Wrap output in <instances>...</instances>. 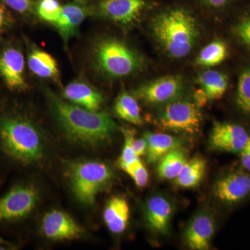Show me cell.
<instances>
[{
    "label": "cell",
    "instance_id": "277c9868",
    "mask_svg": "<svg viewBox=\"0 0 250 250\" xmlns=\"http://www.w3.org/2000/svg\"><path fill=\"white\" fill-rule=\"evenodd\" d=\"M67 171L75 196L87 206L93 205L97 195L106 190L113 180L111 169L100 161H77L69 165Z\"/></svg>",
    "mask_w": 250,
    "mask_h": 250
},
{
    "label": "cell",
    "instance_id": "e0dca14e",
    "mask_svg": "<svg viewBox=\"0 0 250 250\" xmlns=\"http://www.w3.org/2000/svg\"><path fill=\"white\" fill-rule=\"evenodd\" d=\"M129 204L125 198L115 196L110 199L104 211V220L111 232L121 233L129 224Z\"/></svg>",
    "mask_w": 250,
    "mask_h": 250
},
{
    "label": "cell",
    "instance_id": "5bb4252c",
    "mask_svg": "<svg viewBox=\"0 0 250 250\" xmlns=\"http://www.w3.org/2000/svg\"><path fill=\"white\" fill-rule=\"evenodd\" d=\"M174 210L172 202L164 195L157 194L149 197L145 207V217L147 226L156 234H167L170 229Z\"/></svg>",
    "mask_w": 250,
    "mask_h": 250
},
{
    "label": "cell",
    "instance_id": "6da1fadb",
    "mask_svg": "<svg viewBox=\"0 0 250 250\" xmlns=\"http://www.w3.org/2000/svg\"><path fill=\"white\" fill-rule=\"evenodd\" d=\"M51 106L67 138L73 142L97 146L116 132L117 124L108 113L88 111L64 102L47 91Z\"/></svg>",
    "mask_w": 250,
    "mask_h": 250
},
{
    "label": "cell",
    "instance_id": "603a6c76",
    "mask_svg": "<svg viewBox=\"0 0 250 250\" xmlns=\"http://www.w3.org/2000/svg\"><path fill=\"white\" fill-rule=\"evenodd\" d=\"M187 161V154L182 147L172 149L158 161V175L163 179H174Z\"/></svg>",
    "mask_w": 250,
    "mask_h": 250
},
{
    "label": "cell",
    "instance_id": "52a82bcc",
    "mask_svg": "<svg viewBox=\"0 0 250 250\" xmlns=\"http://www.w3.org/2000/svg\"><path fill=\"white\" fill-rule=\"evenodd\" d=\"M202 120V113L196 104L177 99L166 104L159 113L157 123L164 129L194 134L200 130Z\"/></svg>",
    "mask_w": 250,
    "mask_h": 250
},
{
    "label": "cell",
    "instance_id": "ba28073f",
    "mask_svg": "<svg viewBox=\"0 0 250 250\" xmlns=\"http://www.w3.org/2000/svg\"><path fill=\"white\" fill-rule=\"evenodd\" d=\"M39 200L34 186L18 184L0 198V223H16L27 218Z\"/></svg>",
    "mask_w": 250,
    "mask_h": 250
},
{
    "label": "cell",
    "instance_id": "484cf974",
    "mask_svg": "<svg viewBox=\"0 0 250 250\" xmlns=\"http://www.w3.org/2000/svg\"><path fill=\"white\" fill-rule=\"evenodd\" d=\"M235 102L242 114L250 118V68L246 69L240 75Z\"/></svg>",
    "mask_w": 250,
    "mask_h": 250
},
{
    "label": "cell",
    "instance_id": "30bf717a",
    "mask_svg": "<svg viewBox=\"0 0 250 250\" xmlns=\"http://www.w3.org/2000/svg\"><path fill=\"white\" fill-rule=\"evenodd\" d=\"M41 230L46 238L54 241L79 239L84 233L83 228L70 215L55 209L43 217Z\"/></svg>",
    "mask_w": 250,
    "mask_h": 250
},
{
    "label": "cell",
    "instance_id": "d590c367",
    "mask_svg": "<svg viewBox=\"0 0 250 250\" xmlns=\"http://www.w3.org/2000/svg\"><path fill=\"white\" fill-rule=\"evenodd\" d=\"M0 246L7 247V248H16V246H15L12 243H11V242L8 241H6V240H4V238H1V236H0Z\"/></svg>",
    "mask_w": 250,
    "mask_h": 250
},
{
    "label": "cell",
    "instance_id": "f1b7e54d",
    "mask_svg": "<svg viewBox=\"0 0 250 250\" xmlns=\"http://www.w3.org/2000/svg\"><path fill=\"white\" fill-rule=\"evenodd\" d=\"M130 176L134 183L139 187H145L149 182V173L146 166L139 159L123 170Z\"/></svg>",
    "mask_w": 250,
    "mask_h": 250
},
{
    "label": "cell",
    "instance_id": "1f68e13d",
    "mask_svg": "<svg viewBox=\"0 0 250 250\" xmlns=\"http://www.w3.org/2000/svg\"><path fill=\"white\" fill-rule=\"evenodd\" d=\"M11 24V17L4 5L0 3V38L9 29Z\"/></svg>",
    "mask_w": 250,
    "mask_h": 250
},
{
    "label": "cell",
    "instance_id": "9c48e42d",
    "mask_svg": "<svg viewBox=\"0 0 250 250\" xmlns=\"http://www.w3.org/2000/svg\"><path fill=\"white\" fill-rule=\"evenodd\" d=\"M250 138V130L241 124L216 122L213 125L208 144L213 150L238 155Z\"/></svg>",
    "mask_w": 250,
    "mask_h": 250
},
{
    "label": "cell",
    "instance_id": "7402d4cb",
    "mask_svg": "<svg viewBox=\"0 0 250 250\" xmlns=\"http://www.w3.org/2000/svg\"><path fill=\"white\" fill-rule=\"evenodd\" d=\"M197 80L208 100H219L223 98L228 90V78L222 72L207 70L202 72Z\"/></svg>",
    "mask_w": 250,
    "mask_h": 250
},
{
    "label": "cell",
    "instance_id": "8d00e7d4",
    "mask_svg": "<svg viewBox=\"0 0 250 250\" xmlns=\"http://www.w3.org/2000/svg\"><path fill=\"white\" fill-rule=\"evenodd\" d=\"M79 1H83V0H79Z\"/></svg>",
    "mask_w": 250,
    "mask_h": 250
},
{
    "label": "cell",
    "instance_id": "3957f363",
    "mask_svg": "<svg viewBox=\"0 0 250 250\" xmlns=\"http://www.w3.org/2000/svg\"><path fill=\"white\" fill-rule=\"evenodd\" d=\"M152 31L167 53L176 59L187 57L198 36L195 19L182 9L171 10L158 16Z\"/></svg>",
    "mask_w": 250,
    "mask_h": 250
},
{
    "label": "cell",
    "instance_id": "ac0fdd59",
    "mask_svg": "<svg viewBox=\"0 0 250 250\" xmlns=\"http://www.w3.org/2000/svg\"><path fill=\"white\" fill-rule=\"evenodd\" d=\"M143 137L147 141L146 155L149 164H155L167 152L182 147V140L164 133L147 132Z\"/></svg>",
    "mask_w": 250,
    "mask_h": 250
},
{
    "label": "cell",
    "instance_id": "4fadbf2b",
    "mask_svg": "<svg viewBox=\"0 0 250 250\" xmlns=\"http://www.w3.org/2000/svg\"><path fill=\"white\" fill-rule=\"evenodd\" d=\"M215 223L212 215L206 211H200L193 217L186 229L184 241L193 250H207L214 236Z\"/></svg>",
    "mask_w": 250,
    "mask_h": 250
},
{
    "label": "cell",
    "instance_id": "ffe728a7",
    "mask_svg": "<svg viewBox=\"0 0 250 250\" xmlns=\"http://www.w3.org/2000/svg\"><path fill=\"white\" fill-rule=\"evenodd\" d=\"M206 169L207 161L200 156H195L187 161L180 173L173 179L174 183L182 188L197 187L204 178Z\"/></svg>",
    "mask_w": 250,
    "mask_h": 250
},
{
    "label": "cell",
    "instance_id": "e575fe53",
    "mask_svg": "<svg viewBox=\"0 0 250 250\" xmlns=\"http://www.w3.org/2000/svg\"><path fill=\"white\" fill-rule=\"evenodd\" d=\"M208 4L213 7H221L228 2L229 0H206Z\"/></svg>",
    "mask_w": 250,
    "mask_h": 250
},
{
    "label": "cell",
    "instance_id": "4316f807",
    "mask_svg": "<svg viewBox=\"0 0 250 250\" xmlns=\"http://www.w3.org/2000/svg\"><path fill=\"white\" fill-rule=\"evenodd\" d=\"M123 131L125 136V143L121 155L118 160V166L122 170H124L126 166L134 164L140 158L136 156L133 147L135 139L134 131L129 129H124Z\"/></svg>",
    "mask_w": 250,
    "mask_h": 250
},
{
    "label": "cell",
    "instance_id": "44dd1931",
    "mask_svg": "<svg viewBox=\"0 0 250 250\" xmlns=\"http://www.w3.org/2000/svg\"><path fill=\"white\" fill-rule=\"evenodd\" d=\"M29 69L36 76L41 78L59 80L58 65L50 54L41 50L33 49L28 58Z\"/></svg>",
    "mask_w": 250,
    "mask_h": 250
},
{
    "label": "cell",
    "instance_id": "9a60e30c",
    "mask_svg": "<svg viewBox=\"0 0 250 250\" xmlns=\"http://www.w3.org/2000/svg\"><path fill=\"white\" fill-rule=\"evenodd\" d=\"M145 0H103L100 10L114 22L127 24L134 22L144 8Z\"/></svg>",
    "mask_w": 250,
    "mask_h": 250
},
{
    "label": "cell",
    "instance_id": "836d02e7",
    "mask_svg": "<svg viewBox=\"0 0 250 250\" xmlns=\"http://www.w3.org/2000/svg\"><path fill=\"white\" fill-rule=\"evenodd\" d=\"M133 147H134V152L138 157L140 158L146 155V152H147V141L144 137L141 138V139H134Z\"/></svg>",
    "mask_w": 250,
    "mask_h": 250
},
{
    "label": "cell",
    "instance_id": "f546056e",
    "mask_svg": "<svg viewBox=\"0 0 250 250\" xmlns=\"http://www.w3.org/2000/svg\"><path fill=\"white\" fill-rule=\"evenodd\" d=\"M236 32L241 42L250 47V17L243 20L238 24Z\"/></svg>",
    "mask_w": 250,
    "mask_h": 250
},
{
    "label": "cell",
    "instance_id": "d4e9b609",
    "mask_svg": "<svg viewBox=\"0 0 250 250\" xmlns=\"http://www.w3.org/2000/svg\"><path fill=\"white\" fill-rule=\"evenodd\" d=\"M228 47L223 41H215L205 46L197 58V63L203 67L216 66L228 56Z\"/></svg>",
    "mask_w": 250,
    "mask_h": 250
},
{
    "label": "cell",
    "instance_id": "5b68a950",
    "mask_svg": "<svg viewBox=\"0 0 250 250\" xmlns=\"http://www.w3.org/2000/svg\"><path fill=\"white\" fill-rule=\"evenodd\" d=\"M95 60L100 70L114 77L128 76L141 67L137 54L115 39H105L99 42L95 49Z\"/></svg>",
    "mask_w": 250,
    "mask_h": 250
},
{
    "label": "cell",
    "instance_id": "8992f818",
    "mask_svg": "<svg viewBox=\"0 0 250 250\" xmlns=\"http://www.w3.org/2000/svg\"><path fill=\"white\" fill-rule=\"evenodd\" d=\"M215 200L228 209L250 200V172L238 164L225 172L213 187Z\"/></svg>",
    "mask_w": 250,
    "mask_h": 250
},
{
    "label": "cell",
    "instance_id": "d6986e66",
    "mask_svg": "<svg viewBox=\"0 0 250 250\" xmlns=\"http://www.w3.org/2000/svg\"><path fill=\"white\" fill-rule=\"evenodd\" d=\"M88 15L84 8L76 4H67L62 6V14L56 27L65 40L76 34L77 29Z\"/></svg>",
    "mask_w": 250,
    "mask_h": 250
},
{
    "label": "cell",
    "instance_id": "d6a6232c",
    "mask_svg": "<svg viewBox=\"0 0 250 250\" xmlns=\"http://www.w3.org/2000/svg\"><path fill=\"white\" fill-rule=\"evenodd\" d=\"M238 156L240 158L239 164L245 170L250 172V138Z\"/></svg>",
    "mask_w": 250,
    "mask_h": 250
},
{
    "label": "cell",
    "instance_id": "7c38bea8",
    "mask_svg": "<svg viewBox=\"0 0 250 250\" xmlns=\"http://www.w3.org/2000/svg\"><path fill=\"white\" fill-rule=\"evenodd\" d=\"M24 63V56L19 49L9 47L0 54V77L9 89L21 91L27 88Z\"/></svg>",
    "mask_w": 250,
    "mask_h": 250
},
{
    "label": "cell",
    "instance_id": "83f0119b",
    "mask_svg": "<svg viewBox=\"0 0 250 250\" xmlns=\"http://www.w3.org/2000/svg\"><path fill=\"white\" fill-rule=\"evenodd\" d=\"M62 6L57 0H42L38 7V14L47 22L55 24L62 14Z\"/></svg>",
    "mask_w": 250,
    "mask_h": 250
},
{
    "label": "cell",
    "instance_id": "7a4b0ae2",
    "mask_svg": "<svg viewBox=\"0 0 250 250\" xmlns=\"http://www.w3.org/2000/svg\"><path fill=\"white\" fill-rule=\"evenodd\" d=\"M0 150L15 164L31 165L43 156V141L27 117L9 112L0 116Z\"/></svg>",
    "mask_w": 250,
    "mask_h": 250
},
{
    "label": "cell",
    "instance_id": "cb8c5ba5",
    "mask_svg": "<svg viewBox=\"0 0 250 250\" xmlns=\"http://www.w3.org/2000/svg\"><path fill=\"white\" fill-rule=\"evenodd\" d=\"M117 116L125 121L136 125L143 123L141 108L137 100L127 93H123L117 98L114 106Z\"/></svg>",
    "mask_w": 250,
    "mask_h": 250
},
{
    "label": "cell",
    "instance_id": "2e32d148",
    "mask_svg": "<svg viewBox=\"0 0 250 250\" xmlns=\"http://www.w3.org/2000/svg\"><path fill=\"white\" fill-rule=\"evenodd\" d=\"M63 96L75 104L90 111H98L103 103L101 94L81 81L69 83L63 90Z\"/></svg>",
    "mask_w": 250,
    "mask_h": 250
},
{
    "label": "cell",
    "instance_id": "4dcf8cb0",
    "mask_svg": "<svg viewBox=\"0 0 250 250\" xmlns=\"http://www.w3.org/2000/svg\"><path fill=\"white\" fill-rule=\"evenodd\" d=\"M8 6L21 14H25L31 11L33 6L32 0H4Z\"/></svg>",
    "mask_w": 250,
    "mask_h": 250
},
{
    "label": "cell",
    "instance_id": "8fae6325",
    "mask_svg": "<svg viewBox=\"0 0 250 250\" xmlns=\"http://www.w3.org/2000/svg\"><path fill=\"white\" fill-rule=\"evenodd\" d=\"M183 91V82L178 76H166L143 85L137 90L141 100L149 104H167L177 100Z\"/></svg>",
    "mask_w": 250,
    "mask_h": 250
}]
</instances>
